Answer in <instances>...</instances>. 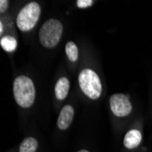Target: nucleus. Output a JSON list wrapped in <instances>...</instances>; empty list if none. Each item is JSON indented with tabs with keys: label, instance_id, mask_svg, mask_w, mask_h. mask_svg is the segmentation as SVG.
<instances>
[{
	"label": "nucleus",
	"instance_id": "nucleus-5",
	"mask_svg": "<svg viewBox=\"0 0 152 152\" xmlns=\"http://www.w3.org/2000/svg\"><path fill=\"white\" fill-rule=\"evenodd\" d=\"M109 104L112 113L118 118L127 117L132 111V105L127 95L120 93L112 95L110 96Z\"/></svg>",
	"mask_w": 152,
	"mask_h": 152
},
{
	"label": "nucleus",
	"instance_id": "nucleus-10",
	"mask_svg": "<svg viewBox=\"0 0 152 152\" xmlns=\"http://www.w3.org/2000/svg\"><path fill=\"white\" fill-rule=\"evenodd\" d=\"M0 45H1L2 48L7 52H13L17 48L18 42L15 37L11 36H5L1 37L0 40Z\"/></svg>",
	"mask_w": 152,
	"mask_h": 152
},
{
	"label": "nucleus",
	"instance_id": "nucleus-13",
	"mask_svg": "<svg viewBox=\"0 0 152 152\" xmlns=\"http://www.w3.org/2000/svg\"><path fill=\"white\" fill-rule=\"evenodd\" d=\"M8 7V1L7 0H1L0 1V12L4 13Z\"/></svg>",
	"mask_w": 152,
	"mask_h": 152
},
{
	"label": "nucleus",
	"instance_id": "nucleus-7",
	"mask_svg": "<svg viewBox=\"0 0 152 152\" xmlns=\"http://www.w3.org/2000/svg\"><path fill=\"white\" fill-rule=\"evenodd\" d=\"M142 140V134L137 129H130L124 137V146L129 149H133L139 147Z\"/></svg>",
	"mask_w": 152,
	"mask_h": 152
},
{
	"label": "nucleus",
	"instance_id": "nucleus-12",
	"mask_svg": "<svg viewBox=\"0 0 152 152\" xmlns=\"http://www.w3.org/2000/svg\"><path fill=\"white\" fill-rule=\"evenodd\" d=\"M92 0H77V6L79 8H86L88 7H91L93 5Z\"/></svg>",
	"mask_w": 152,
	"mask_h": 152
},
{
	"label": "nucleus",
	"instance_id": "nucleus-6",
	"mask_svg": "<svg viewBox=\"0 0 152 152\" xmlns=\"http://www.w3.org/2000/svg\"><path fill=\"white\" fill-rule=\"evenodd\" d=\"M74 118V108L71 105H66L62 107L58 118V127L61 130H66L71 125Z\"/></svg>",
	"mask_w": 152,
	"mask_h": 152
},
{
	"label": "nucleus",
	"instance_id": "nucleus-8",
	"mask_svg": "<svg viewBox=\"0 0 152 152\" xmlns=\"http://www.w3.org/2000/svg\"><path fill=\"white\" fill-rule=\"evenodd\" d=\"M69 81L65 77H60L55 86V95L58 100H64L69 92Z\"/></svg>",
	"mask_w": 152,
	"mask_h": 152
},
{
	"label": "nucleus",
	"instance_id": "nucleus-9",
	"mask_svg": "<svg viewBox=\"0 0 152 152\" xmlns=\"http://www.w3.org/2000/svg\"><path fill=\"white\" fill-rule=\"evenodd\" d=\"M38 143L37 140L34 137H26L25 139L20 146H19V152H36L37 148Z\"/></svg>",
	"mask_w": 152,
	"mask_h": 152
},
{
	"label": "nucleus",
	"instance_id": "nucleus-2",
	"mask_svg": "<svg viewBox=\"0 0 152 152\" xmlns=\"http://www.w3.org/2000/svg\"><path fill=\"white\" fill-rule=\"evenodd\" d=\"M63 33L62 23L55 18L47 20L39 30V41L41 45L47 48L56 47Z\"/></svg>",
	"mask_w": 152,
	"mask_h": 152
},
{
	"label": "nucleus",
	"instance_id": "nucleus-1",
	"mask_svg": "<svg viewBox=\"0 0 152 152\" xmlns=\"http://www.w3.org/2000/svg\"><path fill=\"white\" fill-rule=\"evenodd\" d=\"M14 96L17 103L24 108L30 107L36 98V89L33 81L26 76H19L14 81Z\"/></svg>",
	"mask_w": 152,
	"mask_h": 152
},
{
	"label": "nucleus",
	"instance_id": "nucleus-11",
	"mask_svg": "<svg viewBox=\"0 0 152 152\" xmlns=\"http://www.w3.org/2000/svg\"><path fill=\"white\" fill-rule=\"evenodd\" d=\"M66 54L70 61L72 62H76L78 58V49L77 45L72 42V41H69L67 42L66 45Z\"/></svg>",
	"mask_w": 152,
	"mask_h": 152
},
{
	"label": "nucleus",
	"instance_id": "nucleus-4",
	"mask_svg": "<svg viewBox=\"0 0 152 152\" xmlns=\"http://www.w3.org/2000/svg\"><path fill=\"white\" fill-rule=\"evenodd\" d=\"M41 14L40 6L37 2H30L26 5L18 13L17 26L22 32L30 31L37 25Z\"/></svg>",
	"mask_w": 152,
	"mask_h": 152
},
{
	"label": "nucleus",
	"instance_id": "nucleus-3",
	"mask_svg": "<svg viewBox=\"0 0 152 152\" xmlns=\"http://www.w3.org/2000/svg\"><path fill=\"white\" fill-rule=\"evenodd\" d=\"M78 83L81 90L91 99H98L102 92V85L98 76L90 68H85L78 75Z\"/></svg>",
	"mask_w": 152,
	"mask_h": 152
},
{
	"label": "nucleus",
	"instance_id": "nucleus-14",
	"mask_svg": "<svg viewBox=\"0 0 152 152\" xmlns=\"http://www.w3.org/2000/svg\"><path fill=\"white\" fill-rule=\"evenodd\" d=\"M3 31H4V28H3V23L0 22V35L3 34Z\"/></svg>",
	"mask_w": 152,
	"mask_h": 152
},
{
	"label": "nucleus",
	"instance_id": "nucleus-15",
	"mask_svg": "<svg viewBox=\"0 0 152 152\" xmlns=\"http://www.w3.org/2000/svg\"><path fill=\"white\" fill-rule=\"evenodd\" d=\"M77 152H89V151L87 150V149H80V150H78Z\"/></svg>",
	"mask_w": 152,
	"mask_h": 152
}]
</instances>
